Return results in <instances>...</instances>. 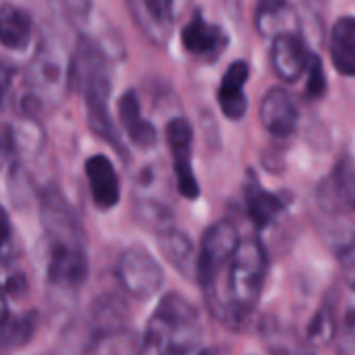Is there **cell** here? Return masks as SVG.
Returning a JSON list of instances; mask_svg holds the SVG:
<instances>
[{
    "label": "cell",
    "mask_w": 355,
    "mask_h": 355,
    "mask_svg": "<svg viewBox=\"0 0 355 355\" xmlns=\"http://www.w3.org/2000/svg\"><path fill=\"white\" fill-rule=\"evenodd\" d=\"M268 275V254L256 237L241 239L223 277L218 302L210 310L223 324L239 329L256 310Z\"/></svg>",
    "instance_id": "cell-1"
},
{
    "label": "cell",
    "mask_w": 355,
    "mask_h": 355,
    "mask_svg": "<svg viewBox=\"0 0 355 355\" xmlns=\"http://www.w3.org/2000/svg\"><path fill=\"white\" fill-rule=\"evenodd\" d=\"M71 85L79 89L85 104L87 125L92 131L125 154L116 125L112 123L108 98H110V71L106 54L100 46L87 37L79 40L71 54Z\"/></svg>",
    "instance_id": "cell-2"
},
{
    "label": "cell",
    "mask_w": 355,
    "mask_h": 355,
    "mask_svg": "<svg viewBox=\"0 0 355 355\" xmlns=\"http://www.w3.org/2000/svg\"><path fill=\"white\" fill-rule=\"evenodd\" d=\"M202 337L198 310L181 295L160 300L139 339V355H193Z\"/></svg>",
    "instance_id": "cell-3"
},
{
    "label": "cell",
    "mask_w": 355,
    "mask_h": 355,
    "mask_svg": "<svg viewBox=\"0 0 355 355\" xmlns=\"http://www.w3.org/2000/svg\"><path fill=\"white\" fill-rule=\"evenodd\" d=\"M71 85V54L54 37H44L25 71V108L33 114L40 106H56Z\"/></svg>",
    "instance_id": "cell-4"
},
{
    "label": "cell",
    "mask_w": 355,
    "mask_h": 355,
    "mask_svg": "<svg viewBox=\"0 0 355 355\" xmlns=\"http://www.w3.org/2000/svg\"><path fill=\"white\" fill-rule=\"evenodd\" d=\"M239 241H241L239 231L229 220L214 223L202 237L198 258H196V275H198V283L204 291V297H206V304L210 310L218 302L225 270H227Z\"/></svg>",
    "instance_id": "cell-5"
},
{
    "label": "cell",
    "mask_w": 355,
    "mask_h": 355,
    "mask_svg": "<svg viewBox=\"0 0 355 355\" xmlns=\"http://www.w3.org/2000/svg\"><path fill=\"white\" fill-rule=\"evenodd\" d=\"M116 281L127 295L135 300H150L162 289L164 272L158 260L146 248L133 245L119 256Z\"/></svg>",
    "instance_id": "cell-6"
},
{
    "label": "cell",
    "mask_w": 355,
    "mask_h": 355,
    "mask_svg": "<svg viewBox=\"0 0 355 355\" xmlns=\"http://www.w3.org/2000/svg\"><path fill=\"white\" fill-rule=\"evenodd\" d=\"M40 220L50 243L85 248V231L81 220L56 187H46L40 193Z\"/></svg>",
    "instance_id": "cell-7"
},
{
    "label": "cell",
    "mask_w": 355,
    "mask_h": 355,
    "mask_svg": "<svg viewBox=\"0 0 355 355\" xmlns=\"http://www.w3.org/2000/svg\"><path fill=\"white\" fill-rule=\"evenodd\" d=\"M166 141H168V148L173 154L177 189L183 198L196 200L200 196V183H198V179L193 175V166H191V141H193L191 125L183 116L173 119L166 125Z\"/></svg>",
    "instance_id": "cell-8"
},
{
    "label": "cell",
    "mask_w": 355,
    "mask_h": 355,
    "mask_svg": "<svg viewBox=\"0 0 355 355\" xmlns=\"http://www.w3.org/2000/svg\"><path fill=\"white\" fill-rule=\"evenodd\" d=\"M87 252L81 245L50 243L48 281L58 289H77L87 279Z\"/></svg>",
    "instance_id": "cell-9"
},
{
    "label": "cell",
    "mask_w": 355,
    "mask_h": 355,
    "mask_svg": "<svg viewBox=\"0 0 355 355\" xmlns=\"http://www.w3.org/2000/svg\"><path fill=\"white\" fill-rule=\"evenodd\" d=\"M318 202L335 216L355 210V160L352 156L339 158L333 173L320 183Z\"/></svg>",
    "instance_id": "cell-10"
},
{
    "label": "cell",
    "mask_w": 355,
    "mask_h": 355,
    "mask_svg": "<svg viewBox=\"0 0 355 355\" xmlns=\"http://www.w3.org/2000/svg\"><path fill=\"white\" fill-rule=\"evenodd\" d=\"M125 2L141 35L156 46H164L173 29V0H125Z\"/></svg>",
    "instance_id": "cell-11"
},
{
    "label": "cell",
    "mask_w": 355,
    "mask_h": 355,
    "mask_svg": "<svg viewBox=\"0 0 355 355\" xmlns=\"http://www.w3.org/2000/svg\"><path fill=\"white\" fill-rule=\"evenodd\" d=\"M310 52L295 31H285L272 37L270 64L272 71L287 83H295L308 67Z\"/></svg>",
    "instance_id": "cell-12"
},
{
    "label": "cell",
    "mask_w": 355,
    "mask_h": 355,
    "mask_svg": "<svg viewBox=\"0 0 355 355\" xmlns=\"http://www.w3.org/2000/svg\"><path fill=\"white\" fill-rule=\"evenodd\" d=\"M260 121L264 129L275 137H289L297 129L300 110L291 94L283 87L266 92L260 104Z\"/></svg>",
    "instance_id": "cell-13"
},
{
    "label": "cell",
    "mask_w": 355,
    "mask_h": 355,
    "mask_svg": "<svg viewBox=\"0 0 355 355\" xmlns=\"http://www.w3.org/2000/svg\"><path fill=\"white\" fill-rule=\"evenodd\" d=\"M85 175H87V183H89V191H92V200L96 208L100 210L114 208L121 200V181L114 171V164L106 156L96 154L87 158Z\"/></svg>",
    "instance_id": "cell-14"
},
{
    "label": "cell",
    "mask_w": 355,
    "mask_h": 355,
    "mask_svg": "<svg viewBox=\"0 0 355 355\" xmlns=\"http://www.w3.org/2000/svg\"><path fill=\"white\" fill-rule=\"evenodd\" d=\"M250 79V67L243 60H235L223 75L218 87V106L223 114L231 121H239L248 112V98H245V83Z\"/></svg>",
    "instance_id": "cell-15"
},
{
    "label": "cell",
    "mask_w": 355,
    "mask_h": 355,
    "mask_svg": "<svg viewBox=\"0 0 355 355\" xmlns=\"http://www.w3.org/2000/svg\"><path fill=\"white\" fill-rule=\"evenodd\" d=\"M181 42L189 54L196 56H212L223 50L227 44V35L220 27L208 23L202 15H196L181 33Z\"/></svg>",
    "instance_id": "cell-16"
},
{
    "label": "cell",
    "mask_w": 355,
    "mask_h": 355,
    "mask_svg": "<svg viewBox=\"0 0 355 355\" xmlns=\"http://www.w3.org/2000/svg\"><path fill=\"white\" fill-rule=\"evenodd\" d=\"M119 121L137 148H152L156 144V129L144 119L139 100L133 92H125L119 100Z\"/></svg>",
    "instance_id": "cell-17"
},
{
    "label": "cell",
    "mask_w": 355,
    "mask_h": 355,
    "mask_svg": "<svg viewBox=\"0 0 355 355\" xmlns=\"http://www.w3.org/2000/svg\"><path fill=\"white\" fill-rule=\"evenodd\" d=\"M33 37L31 17L17 4H0V44L8 50H25Z\"/></svg>",
    "instance_id": "cell-18"
},
{
    "label": "cell",
    "mask_w": 355,
    "mask_h": 355,
    "mask_svg": "<svg viewBox=\"0 0 355 355\" xmlns=\"http://www.w3.org/2000/svg\"><path fill=\"white\" fill-rule=\"evenodd\" d=\"M331 58L341 75L355 77V17H343L331 31Z\"/></svg>",
    "instance_id": "cell-19"
},
{
    "label": "cell",
    "mask_w": 355,
    "mask_h": 355,
    "mask_svg": "<svg viewBox=\"0 0 355 355\" xmlns=\"http://www.w3.org/2000/svg\"><path fill=\"white\" fill-rule=\"evenodd\" d=\"M83 355H139V337L125 327L98 331Z\"/></svg>",
    "instance_id": "cell-20"
},
{
    "label": "cell",
    "mask_w": 355,
    "mask_h": 355,
    "mask_svg": "<svg viewBox=\"0 0 355 355\" xmlns=\"http://www.w3.org/2000/svg\"><path fill=\"white\" fill-rule=\"evenodd\" d=\"M245 206L248 216L258 229L270 227L283 212V202L275 193L266 191L258 181H250L245 185Z\"/></svg>",
    "instance_id": "cell-21"
},
{
    "label": "cell",
    "mask_w": 355,
    "mask_h": 355,
    "mask_svg": "<svg viewBox=\"0 0 355 355\" xmlns=\"http://www.w3.org/2000/svg\"><path fill=\"white\" fill-rule=\"evenodd\" d=\"M158 243H160V250L164 252V256L168 258V262L181 272V275H191L196 270V250H193V243L191 239L183 233V231H177L175 227L158 233Z\"/></svg>",
    "instance_id": "cell-22"
},
{
    "label": "cell",
    "mask_w": 355,
    "mask_h": 355,
    "mask_svg": "<svg viewBox=\"0 0 355 355\" xmlns=\"http://www.w3.org/2000/svg\"><path fill=\"white\" fill-rule=\"evenodd\" d=\"M291 8L287 0H258L256 27L262 35H279L291 31Z\"/></svg>",
    "instance_id": "cell-23"
},
{
    "label": "cell",
    "mask_w": 355,
    "mask_h": 355,
    "mask_svg": "<svg viewBox=\"0 0 355 355\" xmlns=\"http://www.w3.org/2000/svg\"><path fill=\"white\" fill-rule=\"evenodd\" d=\"M337 355H355V293L345 291L335 310Z\"/></svg>",
    "instance_id": "cell-24"
},
{
    "label": "cell",
    "mask_w": 355,
    "mask_h": 355,
    "mask_svg": "<svg viewBox=\"0 0 355 355\" xmlns=\"http://www.w3.org/2000/svg\"><path fill=\"white\" fill-rule=\"evenodd\" d=\"M35 333V314L25 312L10 316L8 324L0 331V349H17L29 343Z\"/></svg>",
    "instance_id": "cell-25"
},
{
    "label": "cell",
    "mask_w": 355,
    "mask_h": 355,
    "mask_svg": "<svg viewBox=\"0 0 355 355\" xmlns=\"http://www.w3.org/2000/svg\"><path fill=\"white\" fill-rule=\"evenodd\" d=\"M0 291L4 295H23L27 291V277L12 256L0 254Z\"/></svg>",
    "instance_id": "cell-26"
},
{
    "label": "cell",
    "mask_w": 355,
    "mask_h": 355,
    "mask_svg": "<svg viewBox=\"0 0 355 355\" xmlns=\"http://www.w3.org/2000/svg\"><path fill=\"white\" fill-rule=\"evenodd\" d=\"M333 248H335V254H337L339 264L343 268L349 291L355 293V229L337 233L333 239Z\"/></svg>",
    "instance_id": "cell-27"
},
{
    "label": "cell",
    "mask_w": 355,
    "mask_h": 355,
    "mask_svg": "<svg viewBox=\"0 0 355 355\" xmlns=\"http://www.w3.org/2000/svg\"><path fill=\"white\" fill-rule=\"evenodd\" d=\"M52 12L71 27H81L92 10V0H48Z\"/></svg>",
    "instance_id": "cell-28"
},
{
    "label": "cell",
    "mask_w": 355,
    "mask_h": 355,
    "mask_svg": "<svg viewBox=\"0 0 355 355\" xmlns=\"http://www.w3.org/2000/svg\"><path fill=\"white\" fill-rule=\"evenodd\" d=\"M135 214L141 223H146L148 227H152L156 233H162L166 229L173 227V214L164 204H158L154 200H146V202H137L135 206Z\"/></svg>",
    "instance_id": "cell-29"
},
{
    "label": "cell",
    "mask_w": 355,
    "mask_h": 355,
    "mask_svg": "<svg viewBox=\"0 0 355 355\" xmlns=\"http://www.w3.org/2000/svg\"><path fill=\"white\" fill-rule=\"evenodd\" d=\"M306 77H308V83H306V94L310 98H320L324 92H327V75H324V67H322V60L310 52V58H308V67H306Z\"/></svg>",
    "instance_id": "cell-30"
},
{
    "label": "cell",
    "mask_w": 355,
    "mask_h": 355,
    "mask_svg": "<svg viewBox=\"0 0 355 355\" xmlns=\"http://www.w3.org/2000/svg\"><path fill=\"white\" fill-rule=\"evenodd\" d=\"M17 154V135L10 125H0V168Z\"/></svg>",
    "instance_id": "cell-31"
},
{
    "label": "cell",
    "mask_w": 355,
    "mask_h": 355,
    "mask_svg": "<svg viewBox=\"0 0 355 355\" xmlns=\"http://www.w3.org/2000/svg\"><path fill=\"white\" fill-rule=\"evenodd\" d=\"M12 75H15V69H12L8 62L0 60V108H2V104H4V100H6L8 89H10Z\"/></svg>",
    "instance_id": "cell-32"
},
{
    "label": "cell",
    "mask_w": 355,
    "mask_h": 355,
    "mask_svg": "<svg viewBox=\"0 0 355 355\" xmlns=\"http://www.w3.org/2000/svg\"><path fill=\"white\" fill-rule=\"evenodd\" d=\"M8 237H10V223H8V216H6L4 208L0 206V250L6 245Z\"/></svg>",
    "instance_id": "cell-33"
},
{
    "label": "cell",
    "mask_w": 355,
    "mask_h": 355,
    "mask_svg": "<svg viewBox=\"0 0 355 355\" xmlns=\"http://www.w3.org/2000/svg\"><path fill=\"white\" fill-rule=\"evenodd\" d=\"M10 310H8V304H6V295L0 291V331L8 324V320H10Z\"/></svg>",
    "instance_id": "cell-34"
},
{
    "label": "cell",
    "mask_w": 355,
    "mask_h": 355,
    "mask_svg": "<svg viewBox=\"0 0 355 355\" xmlns=\"http://www.w3.org/2000/svg\"><path fill=\"white\" fill-rule=\"evenodd\" d=\"M193 355H233V354H231V349H229V347H225V345H212V347H206V349H202V352H196Z\"/></svg>",
    "instance_id": "cell-35"
}]
</instances>
